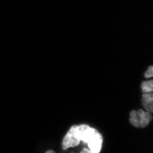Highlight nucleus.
Here are the masks:
<instances>
[{"label": "nucleus", "mask_w": 153, "mask_h": 153, "mask_svg": "<svg viewBox=\"0 0 153 153\" xmlns=\"http://www.w3.org/2000/svg\"><path fill=\"white\" fill-rule=\"evenodd\" d=\"M81 142H85L88 146L90 153H99L103 146V137L95 128L82 124L73 126L69 129L62 140V149L77 147Z\"/></svg>", "instance_id": "1"}, {"label": "nucleus", "mask_w": 153, "mask_h": 153, "mask_svg": "<svg viewBox=\"0 0 153 153\" xmlns=\"http://www.w3.org/2000/svg\"><path fill=\"white\" fill-rule=\"evenodd\" d=\"M151 119H152V113H149L148 111L138 109V110H133L130 112L129 122L135 128H144L148 127Z\"/></svg>", "instance_id": "2"}, {"label": "nucleus", "mask_w": 153, "mask_h": 153, "mask_svg": "<svg viewBox=\"0 0 153 153\" xmlns=\"http://www.w3.org/2000/svg\"><path fill=\"white\" fill-rule=\"evenodd\" d=\"M142 105L146 111H148L149 113L153 112V94H152V92L143 94Z\"/></svg>", "instance_id": "3"}, {"label": "nucleus", "mask_w": 153, "mask_h": 153, "mask_svg": "<svg viewBox=\"0 0 153 153\" xmlns=\"http://www.w3.org/2000/svg\"><path fill=\"white\" fill-rule=\"evenodd\" d=\"M141 90L143 93H150L153 92V81L149 80L145 81L141 83Z\"/></svg>", "instance_id": "4"}, {"label": "nucleus", "mask_w": 153, "mask_h": 153, "mask_svg": "<svg viewBox=\"0 0 153 153\" xmlns=\"http://www.w3.org/2000/svg\"><path fill=\"white\" fill-rule=\"evenodd\" d=\"M153 76V66L150 65L145 73V78H151Z\"/></svg>", "instance_id": "5"}]
</instances>
